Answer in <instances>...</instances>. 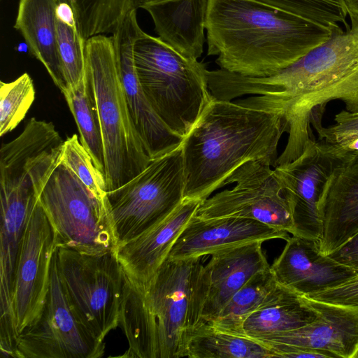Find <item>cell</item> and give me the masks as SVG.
I'll list each match as a JSON object with an SVG mask.
<instances>
[{
  "label": "cell",
  "mask_w": 358,
  "mask_h": 358,
  "mask_svg": "<svg viewBox=\"0 0 358 358\" xmlns=\"http://www.w3.org/2000/svg\"><path fill=\"white\" fill-rule=\"evenodd\" d=\"M350 25L331 29L329 38L288 67L267 77L227 73L222 82L227 100L255 94L237 103L262 109L282 118L287 144L274 167L299 157L314 140L313 112L324 114L328 102L342 101L345 110L358 113V17Z\"/></svg>",
  "instance_id": "1"
},
{
  "label": "cell",
  "mask_w": 358,
  "mask_h": 358,
  "mask_svg": "<svg viewBox=\"0 0 358 358\" xmlns=\"http://www.w3.org/2000/svg\"><path fill=\"white\" fill-rule=\"evenodd\" d=\"M208 55L220 69L271 76L327 40L331 29L256 0H208Z\"/></svg>",
  "instance_id": "2"
},
{
  "label": "cell",
  "mask_w": 358,
  "mask_h": 358,
  "mask_svg": "<svg viewBox=\"0 0 358 358\" xmlns=\"http://www.w3.org/2000/svg\"><path fill=\"white\" fill-rule=\"evenodd\" d=\"M201 258L166 259L143 283L125 277L119 327L129 343L123 357L187 356L191 334L202 323L205 289Z\"/></svg>",
  "instance_id": "3"
},
{
  "label": "cell",
  "mask_w": 358,
  "mask_h": 358,
  "mask_svg": "<svg viewBox=\"0 0 358 358\" xmlns=\"http://www.w3.org/2000/svg\"><path fill=\"white\" fill-rule=\"evenodd\" d=\"M284 132L278 115L212 96L181 144L184 199H206L248 161L275 164Z\"/></svg>",
  "instance_id": "4"
},
{
  "label": "cell",
  "mask_w": 358,
  "mask_h": 358,
  "mask_svg": "<svg viewBox=\"0 0 358 358\" xmlns=\"http://www.w3.org/2000/svg\"><path fill=\"white\" fill-rule=\"evenodd\" d=\"M85 73L95 101L103 144L107 192L127 182L150 164L132 122L112 36L97 35L85 45Z\"/></svg>",
  "instance_id": "5"
},
{
  "label": "cell",
  "mask_w": 358,
  "mask_h": 358,
  "mask_svg": "<svg viewBox=\"0 0 358 358\" xmlns=\"http://www.w3.org/2000/svg\"><path fill=\"white\" fill-rule=\"evenodd\" d=\"M136 71L152 109L173 134L186 136L212 99L203 63L177 52L142 29L134 46Z\"/></svg>",
  "instance_id": "6"
},
{
  "label": "cell",
  "mask_w": 358,
  "mask_h": 358,
  "mask_svg": "<svg viewBox=\"0 0 358 358\" xmlns=\"http://www.w3.org/2000/svg\"><path fill=\"white\" fill-rule=\"evenodd\" d=\"M57 266L69 305L96 338L119 326L125 275L115 254H96L57 247Z\"/></svg>",
  "instance_id": "7"
},
{
  "label": "cell",
  "mask_w": 358,
  "mask_h": 358,
  "mask_svg": "<svg viewBox=\"0 0 358 358\" xmlns=\"http://www.w3.org/2000/svg\"><path fill=\"white\" fill-rule=\"evenodd\" d=\"M181 145L151 160L136 177L107 192V206L116 247L140 236L184 200Z\"/></svg>",
  "instance_id": "8"
},
{
  "label": "cell",
  "mask_w": 358,
  "mask_h": 358,
  "mask_svg": "<svg viewBox=\"0 0 358 358\" xmlns=\"http://www.w3.org/2000/svg\"><path fill=\"white\" fill-rule=\"evenodd\" d=\"M56 247L96 254L115 250L107 201L96 196L59 161L40 196Z\"/></svg>",
  "instance_id": "9"
},
{
  "label": "cell",
  "mask_w": 358,
  "mask_h": 358,
  "mask_svg": "<svg viewBox=\"0 0 358 358\" xmlns=\"http://www.w3.org/2000/svg\"><path fill=\"white\" fill-rule=\"evenodd\" d=\"M273 165L269 158L245 162L226 180L225 185L234 182V187L203 200L195 215L251 219L292 234L291 208L278 177L271 168Z\"/></svg>",
  "instance_id": "10"
},
{
  "label": "cell",
  "mask_w": 358,
  "mask_h": 358,
  "mask_svg": "<svg viewBox=\"0 0 358 358\" xmlns=\"http://www.w3.org/2000/svg\"><path fill=\"white\" fill-rule=\"evenodd\" d=\"M104 350L103 341L78 321L69 305L58 274L55 250L45 303L37 318L17 336L13 357L97 358Z\"/></svg>",
  "instance_id": "11"
},
{
  "label": "cell",
  "mask_w": 358,
  "mask_h": 358,
  "mask_svg": "<svg viewBox=\"0 0 358 358\" xmlns=\"http://www.w3.org/2000/svg\"><path fill=\"white\" fill-rule=\"evenodd\" d=\"M56 248L53 227L39 200L27 221L14 278L12 311L17 336L43 308Z\"/></svg>",
  "instance_id": "12"
},
{
  "label": "cell",
  "mask_w": 358,
  "mask_h": 358,
  "mask_svg": "<svg viewBox=\"0 0 358 358\" xmlns=\"http://www.w3.org/2000/svg\"><path fill=\"white\" fill-rule=\"evenodd\" d=\"M342 163L324 143L314 140L296 159L274 167L291 208L293 236L319 241V202L330 176Z\"/></svg>",
  "instance_id": "13"
},
{
  "label": "cell",
  "mask_w": 358,
  "mask_h": 358,
  "mask_svg": "<svg viewBox=\"0 0 358 358\" xmlns=\"http://www.w3.org/2000/svg\"><path fill=\"white\" fill-rule=\"evenodd\" d=\"M133 9L113 33V45L129 113L143 147L152 159L180 147L183 138L173 134L157 115L138 79L134 43L141 27Z\"/></svg>",
  "instance_id": "14"
},
{
  "label": "cell",
  "mask_w": 358,
  "mask_h": 358,
  "mask_svg": "<svg viewBox=\"0 0 358 358\" xmlns=\"http://www.w3.org/2000/svg\"><path fill=\"white\" fill-rule=\"evenodd\" d=\"M288 232L241 217L201 218L194 215L172 248L168 259L201 258L219 251L255 241L281 238L287 241Z\"/></svg>",
  "instance_id": "15"
},
{
  "label": "cell",
  "mask_w": 358,
  "mask_h": 358,
  "mask_svg": "<svg viewBox=\"0 0 358 358\" xmlns=\"http://www.w3.org/2000/svg\"><path fill=\"white\" fill-rule=\"evenodd\" d=\"M304 299L317 313L313 322L255 340L311 348L330 353L335 358H354L358 350V306Z\"/></svg>",
  "instance_id": "16"
},
{
  "label": "cell",
  "mask_w": 358,
  "mask_h": 358,
  "mask_svg": "<svg viewBox=\"0 0 358 358\" xmlns=\"http://www.w3.org/2000/svg\"><path fill=\"white\" fill-rule=\"evenodd\" d=\"M271 268L278 283L305 296L336 287L358 273L321 254L318 241L296 236L286 241Z\"/></svg>",
  "instance_id": "17"
},
{
  "label": "cell",
  "mask_w": 358,
  "mask_h": 358,
  "mask_svg": "<svg viewBox=\"0 0 358 358\" xmlns=\"http://www.w3.org/2000/svg\"><path fill=\"white\" fill-rule=\"evenodd\" d=\"M262 241H255L219 251L203 266L205 288L202 323H211L229 299L257 273L271 266Z\"/></svg>",
  "instance_id": "18"
},
{
  "label": "cell",
  "mask_w": 358,
  "mask_h": 358,
  "mask_svg": "<svg viewBox=\"0 0 358 358\" xmlns=\"http://www.w3.org/2000/svg\"><path fill=\"white\" fill-rule=\"evenodd\" d=\"M203 200L185 199L155 226L115 248L126 278L133 282L148 281L167 259L174 243Z\"/></svg>",
  "instance_id": "19"
},
{
  "label": "cell",
  "mask_w": 358,
  "mask_h": 358,
  "mask_svg": "<svg viewBox=\"0 0 358 358\" xmlns=\"http://www.w3.org/2000/svg\"><path fill=\"white\" fill-rule=\"evenodd\" d=\"M321 254L329 255L358 233V155L338 166L319 202Z\"/></svg>",
  "instance_id": "20"
},
{
  "label": "cell",
  "mask_w": 358,
  "mask_h": 358,
  "mask_svg": "<svg viewBox=\"0 0 358 358\" xmlns=\"http://www.w3.org/2000/svg\"><path fill=\"white\" fill-rule=\"evenodd\" d=\"M0 308L1 332L3 340L17 336L12 311V295L15 270L29 216L38 202L0 196Z\"/></svg>",
  "instance_id": "21"
},
{
  "label": "cell",
  "mask_w": 358,
  "mask_h": 358,
  "mask_svg": "<svg viewBox=\"0 0 358 358\" xmlns=\"http://www.w3.org/2000/svg\"><path fill=\"white\" fill-rule=\"evenodd\" d=\"M208 0H166L145 6L159 38L182 56L197 59L205 41Z\"/></svg>",
  "instance_id": "22"
},
{
  "label": "cell",
  "mask_w": 358,
  "mask_h": 358,
  "mask_svg": "<svg viewBox=\"0 0 358 358\" xmlns=\"http://www.w3.org/2000/svg\"><path fill=\"white\" fill-rule=\"evenodd\" d=\"M57 6V0H20L14 28L62 92L67 87L58 48Z\"/></svg>",
  "instance_id": "23"
},
{
  "label": "cell",
  "mask_w": 358,
  "mask_h": 358,
  "mask_svg": "<svg viewBox=\"0 0 358 358\" xmlns=\"http://www.w3.org/2000/svg\"><path fill=\"white\" fill-rule=\"evenodd\" d=\"M317 317L304 296L277 282L262 304L245 320L242 336L252 339L303 327Z\"/></svg>",
  "instance_id": "24"
},
{
  "label": "cell",
  "mask_w": 358,
  "mask_h": 358,
  "mask_svg": "<svg viewBox=\"0 0 358 358\" xmlns=\"http://www.w3.org/2000/svg\"><path fill=\"white\" fill-rule=\"evenodd\" d=\"M187 357L271 358L275 355L266 346L255 339L201 323L191 334Z\"/></svg>",
  "instance_id": "25"
},
{
  "label": "cell",
  "mask_w": 358,
  "mask_h": 358,
  "mask_svg": "<svg viewBox=\"0 0 358 358\" xmlns=\"http://www.w3.org/2000/svg\"><path fill=\"white\" fill-rule=\"evenodd\" d=\"M62 93L75 119L80 134V143L92 157L95 166L105 175L102 134L95 101L86 73L78 85L68 87Z\"/></svg>",
  "instance_id": "26"
},
{
  "label": "cell",
  "mask_w": 358,
  "mask_h": 358,
  "mask_svg": "<svg viewBox=\"0 0 358 358\" xmlns=\"http://www.w3.org/2000/svg\"><path fill=\"white\" fill-rule=\"evenodd\" d=\"M277 282L271 266L257 273L229 299L217 317L208 324L219 330L242 336L243 322L262 304Z\"/></svg>",
  "instance_id": "27"
},
{
  "label": "cell",
  "mask_w": 358,
  "mask_h": 358,
  "mask_svg": "<svg viewBox=\"0 0 358 358\" xmlns=\"http://www.w3.org/2000/svg\"><path fill=\"white\" fill-rule=\"evenodd\" d=\"M73 14L76 28L85 39L113 33L127 15L137 9L134 0H57Z\"/></svg>",
  "instance_id": "28"
},
{
  "label": "cell",
  "mask_w": 358,
  "mask_h": 358,
  "mask_svg": "<svg viewBox=\"0 0 358 358\" xmlns=\"http://www.w3.org/2000/svg\"><path fill=\"white\" fill-rule=\"evenodd\" d=\"M35 99L33 80L27 73L9 83L0 82V136L13 131L24 118Z\"/></svg>",
  "instance_id": "29"
},
{
  "label": "cell",
  "mask_w": 358,
  "mask_h": 358,
  "mask_svg": "<svg viewBox=\"0 0 358 358\" xmlns=\"http://www.w3.org/2000/svg\"><path fill=\"white\" fill-rule=\"evenodd\" d=\"M58 48L66 87H76L85 74L86 41L76 28L74 19L57 15ZM66 87V88H67Z\"/></svg>",
  "instance_id": "30"
},
{
  "label": "cell",
  "mask_w": 358,
  "mask_h": 358,
  "mask_svg": "<svg viewBox=\"0 0 358 358\" xmlns=\"http://www.w3.org/2000/svg\"><path fill=\"white\" fill-rule=\"evenodd\" d=\"M271 7L332 29L349 26L341 0H256Z\"/></svg>",
  "instance_id": "31"
},
{
  "label": "cell",
  "mask_w": 358,
  "mask_h": 358,
  "mask_svg": "<svg viewBox=\"0 0 358 358\" xmlns=\"http://www.w3.org/2000/svg\"><path fill=\"white\" fill-rule=\"evenodd\" d=\"M60 162L66 166L99 199L106 201V176L95 166L92 157L83 147L77 134L64 141Z\"/></svg>",
  "instance_id": "32"
},
{
  "label": "cell",
  "mask_w": 358,
  "mask_h": 358,
  "mask_svg": "<svg viewBox=\"0 0 358 358\" xmlns=\"http://www.w3.org/2000/svg\"><path fill=\"white\" fill-rule=\"evenodd\" d=\"M322 116L315 113L310 118V124L317 134L318 141L334 144L358 136V113L343 110L335 115V124L327 127L322 124Z\"/></svg>",
  "instance_id": "33"
},
{
  "label": "cell",
  "mask_w": 358,
  "mask_h": 358,
  "mask_svg": "<svg viewBox=\"0 0 358 358\" xmlns=\"http://www.w3.org/2000/svg\"><path fill=\"white\" fill-rule=\"evenodd\" d=\"M306 297L334 304L358 306V273L336 287Z\"/></svg>",
  "instance_id": "34"
},
{
  "label": "cell",
  "mask_w": 358,
  "mask_h": 358,
  "mask_svg": "<svg viewBox=\"0 0 358 358\" xmlns=\"http://www.w3.org/2000/svg\"><path fill=\"white\" fill-rule=\"evenodd\" d=\"M259 342V341H258ZM266 346L275 355V357H287V358H335L330 353L317 350L311 348H303L298 345L272 343V342H259Z\"/></svg>",
  "instance_id": "35"
},
{
  "label": "cell",
  "mask_w": 358,
  "mask_h": 358,
  "mask_svg": "<svg viewBox=\"0 0 358 358\" xmlns=\"http://www.w3.org/2000/svg\"><path fill=\"white\" fill-rule=\"evenodd\" d=\"M329 256L358 272V233Z\"/></svg>",
  "instance_id": "36"
},
{
  "label": "cell",
  "mask_w": 358,
  "mask_h": 358,
  "mask_svg": "<svg viewBox=\"0 0 358 358\" xmlns=\"http://www.w3.org/2000/svg\"><path fill=\"white\" fill-rule=\"evenodd\" d=\"M348 15L358 17V0H341Z\"/></svg>",
  "instance_id": "37"
},
{
  "label": "cell",
  "mask_w": 358,
  "mask_h": 358,
  "mask_svg": "<svg viewBox=\"0 0 358 358\" xmlns=\"http://www.w3.org/2000/svg\"><path fill=\"white\" fill-rule=\"evenodd\" d=\"M166 1V0H134V3H135V6L136 8H143L146 5L157 3V2H160V1Z\"/></svg>",
  "instance_id": "38"
},
{
  "label": "cell",
  "mask_w": 358,
  "mask_h": 358,
  "mask_svg": "<svg viewBox=\"0 0 358 358\" xmlns=\"http://www.w3.org/2000/svg\"><path fill=\"white\" fill-rule=\"evenodd\" d=\"M354 358H358V350L357 351L356 354L355 355Z\"/></svg>",
  "instance_id": "39"
}]
</instances>
